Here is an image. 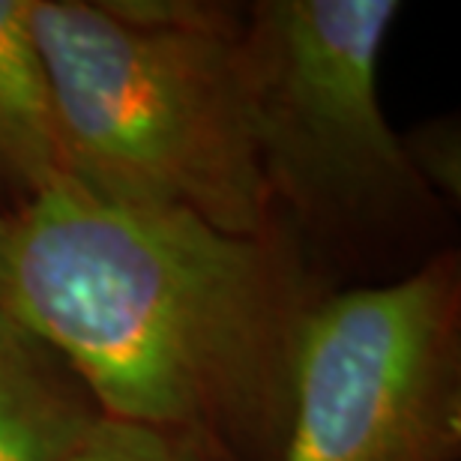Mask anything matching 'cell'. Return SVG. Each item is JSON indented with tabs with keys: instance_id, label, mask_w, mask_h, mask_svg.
Masks as SVG:
<instances>
[{
	"instance_id": "5",
	"label": "cell",
	"mask_w": 461,
	"mask_h": 461,
	"mask_svg": "<svg viewBox=\"0 0 461 461\" xmlns=\"http://www.w3.org/2000/svg\"><path fill=\"white\" fill-rule=\"evenodd\" d=\"M99 420L58 350L0 312V461H69Z\"/></svg>"
},
{
	"instance_id": "4",
	"label": "cell",
	"mask_w": 461,
	"mask_h": 461,
	"mask_svg": "<svg viewBox=\"0 0 461 461\" xmlns=\"http://www.w3.org/2000/svg\"><path fill=\"white\" fill-rule=\"evenodd\" d=\"M461 273L444 252L309 312L282 461H458Z\"/></svg>"
},
{
	"instance_id": "3",
	"label": "cell",
	"mask_w": 461,
	"mask_h": 461,
	"mask_svg": "<svg viewBox=\"0 0 461 461\" xmlns=\"http://www.w3.org/2000/svg\"><path fill=\"white\" fill-rule=\"evenodd\" d=\"M395 0H261L240 31L252 141L297 230L381 222L429 198L377 96Z\"/></svg>"
},
{
	"instance_id": "2",
	"label": "cell",
	"mask_w": 461,
	"mask_h": 461,
	"mask_svg": "<svg viewBox=\"0 0 461 461\" xmlns=\"http://www.w3.org/2000/svg\"><path fill=\"white\" fill-rule=\"evenodd\" d=\"M63 177L108 204L183 210L234 237L270 234L237 33L126 24L99 4L33 0Z\"/></svg>"
},
{
	"instance_id": "7",
	"label": "cell",
	"mask_w": 461,
	"mask_h": 461,
	"mask_svg": "<svg viewBox=\"0 0 461 461\" xmlns=\"http://www.w3.org/2000/svg\"><path fill=\"white\" fill-rule=\"evenodd\" d=\"M69 461H210L201 449L180 438L103 417L85 447Z\"/></svg>"
},
{
	"instance_id": "1",
	"label": "cell",
	"mask_w": 461,
	"mask_h": 461,
	"mask_svg": "<svg viewBox=\"0 0 461 461\" xmlns=\"http://www.w3.org/2000/svg\"><path fill=\"white\" fill-rule=\"evenodd\" d=\"M318 300L291 222L234 237L67 177L0 213V312L58 350L103 417L210 461H282Z\"/></svg>"
},
{
	"instance_id": "8",
	"label": "cell",
	"mask_w": 461,
	"mask_h": 461,
	"mask_svg": "<svg viewBox=\"0 0 461 461\" xmlns=\"http://www.w3.org/2000/svg\"><path fill=\"white\" fill-rule=\"evenodd\" d=\"M413 171L426 186H440L458 198V135L449 123H431L411 138H402Z\"/></svg>"
},
{
	"instance_id": "6",
	"label": "cell",
	"mask_w": 461,
	"mask_h": 461,
	"mask_svg": "<svg viewBox=\"0 0 461 461\" xmlns=\"http://www.w3.org/2000/svg\"><path fill=\"white\" fill-rule=\"evenodd\" d=\"M31 9L33 0H0V171L27 198L63 180L51 78Z\"/></svg>"
}]
</instances>
